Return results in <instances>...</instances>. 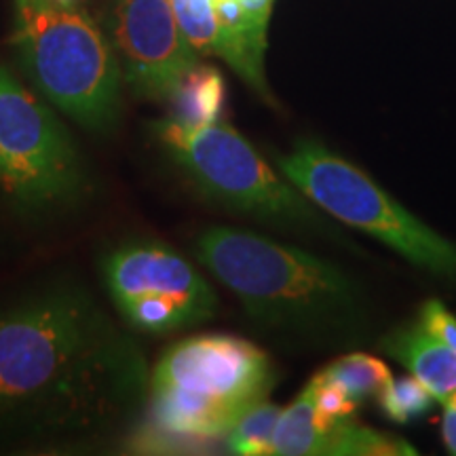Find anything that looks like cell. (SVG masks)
Segmentation results:
<instances>
[{"label": "cell", "instance_id": "cell-1", "mask_svg": "<svg viewBox=\"0 0 456 456\" xmlns=\"http://www.w3.org/2000/svg\"><path fill=\"white\" fill-rule=\"evenodd\" d=\"M148 397L144 353L83 285L47 283L0 309V446L102 442Z\"/></svg>", "mask_w": 456, "mask_h": 456}, {"label": "cell", "instance_id": "cell-2", "mask_svg": "<svg viewBox=\"0 0 456 456\" xmlns=\"http://www.w3.org/2000/svg\"><path fill=\"white\" fill-rule=\"evenodd\" d=\"M273 383L271 359L254 342L228 334L192 336L159 359L148 406L165 437L218 440Z\"/></svg>", "mask_w": 456, "mask_h": 456}, {"label": "cell", "instance_id": "cell-3", "mask_svg": "<svg viewBox=\"0 0 456 456\" xmlns=\"http://www.w3.org/2000/svg\"><path fill=\"white\" fill-rule=\"evenodd\" d=\"M15 45L38 94L74 123L89 131L117 123L121 64L85 11L53 0H17Z\"/></svg>", "mask_w": 456, "mask_h": 456}, {"label": "cell", "instance_id": "cell-4", "mask_svg": "<svg viewBox=\"0 0 456 456\" xmlns=\"http://www.w3.org/2000/svg\"><path fill=\"white\" fill-rule=\"evenodd\" d=\"M197 256L260 322H309L355 302L336 266L256 232L214 226L199 237Z\"/></svg>", "mask_w": 456, "mask_h": 456}, {"label": "cell", "instance_id": "cell-5", "mask_svg": "<svg viewBox=\"0 0 456 456\" xmlns=\"http://www.w3.org/2000/svg\"><path fill=\"white\" fill-rule=\"evenodd\" d=\"M279 169L313 205L346 226L368 232L427 271L456 277V245L416 220L370 175L328 148L300 142L279 159Z\"/></svg>", "mask_w": 456, "mask_h": 456}, {"label": "cell", "instance_id": "cell-6", "mask_svg": "<svg viewBox=\"0 0 456 456\" xmlns=\"http://www.w3.org/2000/svg\"><path fill=\"white\" fill-rule=\"evenodd\" d=\"M157 135L174 161L216 201L269 222L323 226L309 199L228 125L182 127L167 118L157 123Z\"/></svg>", "mask_w": 456, "mask_h": 456}, {"label": "cell", "instance_id": "cell-7", "mask_svg": "<svg viewBox=\"0 0 456 456\" xmlns=\"http://www.w3.org/2000/svg\"><path fill=\"white\" fill-rule=\"evenodd\" d=\"M85 184L83 159L45 102L0 66V188L17 208L70 203Z\"/></svg>", "mask_w": 456, "mask_h": 456}, {"label": "cell", "instance_id": "cell-8", "mask_svg": "<svg viewBox=\"0 0 456 456\" xmlns=\"http://www.w3.org/2000/svg\"><path fill=\"white\" fill-rule=\"evenodd\" d=\"M108 294L131 330L167 334L214 315L212 285L161 243H127L102 265Z\"/></svg>", "mask_w": 456, "mask_h": 456}, {"label": "cell", "instance_id": "cell-9", "mask_svg": "<svg viewBox=\"0 0 456 456\" xmlns=\"http://www.w3.org/2000/svg\"><path fill=\"white\" fill-rule=\"evenodd\" d=\"M110 32L123 78L144 98L169 102L182 77L199 64L169 0H117Z\"/></svg>", "mask_w": 456, "mask_h": 456}, {"label": "cell", "instance_id": "cell-10", "mask_svg": "<svg viewBox=\"0 0 456 456\" xmlns=\"http://www.w3.org/2000/svg\"><path fill=\"white\" fill-rule=\"evenodd\" d=\"M383 349L406 366L437 402L456 391V351L433 336L423 323L395 330L383 340Z\"/></svg>", "mask_w": 456, "mask_h": 456}, {"label": "cell", "instance_id": "cell-11", "mask_svg": "<svg viewBox=\"0 0 456 456\" xmlns=\"http://www.w3.org/2000/svg\"><path fill=\"white\" fill-rule=\"evenodd\" d=\"M226 87L222 74L214 66L197 64L188 70L171 95L175 121L182 127H205L218 123L224 110Z\"/></svg>", "mask_w": 456, "mask_h": 456}, {"label": "cell", "instance_id": "cell-12", "mask_svg": "<svg viewBox=\"0 0 456 456\" xmlns=\"http://www.w3.org/2000/svg\"><path fill=\"white\" fill-rule=\"evenodd\" d=\"M326 427L319 423L315 408V389H306L279 414L273 433L271 454L275 456H319L326 450Z\"/></svg>", "mask_w": 456, "mask_h": 456}, {"label": "cell", "instance_id": "cell-13", "mask_svg": "<svg viewBox=\"0 0 456 456\" xmlns=\"http://www.w3.org/2000/svg\"><path fill=\"white\" fill-rule=\"evenodd\" d=\"M416 454L408 442L395 436L374 431L370 427L342 419L330 427L323 456H403Z\"/></svg>", "mask_w": 456, "mask_h": 456}, {"label": "cell", "instance_id": "cell-14", "mask_svg": "<svg viewBox=\"0 0 456 456\" xmlns=\"http://www.w3.org/2000/svg\"><path fill=\"white\" fill-rule=\"evenodd\" d=\"M279 414H281V408L266 402V399L252 403L226 433L231 452L241 456L271 454L273 433H275Z\"/></svg>", "mask_w": 456, "mask_h": 456}, {"label": "cell", "instance_id": "cell-15", "mask_svg": "<svg viewBox=\"0 0 456 456\" xmlns=\"http://www.w3.org/2000/svg\"><path fill=\"white\" fill-rule=\"evenodd\" d=\"M322 374L338 383L357 402L370 395H379L391 380V370L380 359L366 353H351V355L336 359Z\"/></svg>", "mask_w": 456, "mask_h": 456}, {"label": "cell", "instance_id": "cell-16", "mask_svg": "<svg viewBox=\"0 0 456 456\" xmlns=\"http://www.w3.org/2000/svg\"><path fill=\"white\" fill-rule=\"evenodd\" d=\"M216 0H169L175 20L197 53L218 55L220 30L216 21Z\"/></svg>", "mask_w": 456, "mask_h": 456}, {"label": "cell", "instance_id": "cell-17", "mask_svg": "<svg viewBox=\"0 0 456 456\" xmlns=\"http://www.w3.org/2000/svg\"><path fill=\"white\" fill-rule=\"evenodd\" d=\"M431 391L414 376H403V379H393L379 393V402L383 412L395 423H410L433 406Z\"/></svg>", "mask_w": 456, "mask_h": 456}, {"label": "cell", "instance_id": "cell-18", "mask_svg": "<svg viewBox=\"0 0 456 456\" xmlns=\"http://www.w3.org/2000/svg\"><path fill=\"white\" fill-rule=\"evenodd\" d=\"M311 385L315 389V408L319 423L326 427V429H330V427L342 419H351L353 412L357 410V399H353L338 383L326 379L322 372L311 380Z\"/></svg>", "mask_w": 456, "mask_h": 456}, {"label": "cell", "instance_id": "cell-19", "mask_svg": "<svg viewBox=\"0 0 456 456\" xmlns=\"http://www.w3.org/2000/svg\"><path fill=\"white\" fill-rule=\"evenodd\" d=\"M420 323L433 336L446 342L450 349L456 351V315H452L440 300L425 302L423 309H420Z\"/></svg>", "mask_w": 456, "mask_h": 456}, {"label": "cell", "instance_id": "cell-20", "mask_svg": "<svg viewBox=\"0 0 456 456\" xmlns=\"http://www.w3.org/2000/svg\"><path fill=\"white\" fill-rule=\"evenodd\" d=\"M245 15L252 21L254 30L260 37H266V28H269L271 11H273V0H241Z\"/></svg>", "mask_w": 456, "mask_h": 456}, {"label": "cell", "instance_id": "cell-21", "mask_svg": "<svg viewBox=\"0 0 456 456\" xmlns=\"http://www.w3.org/2000/svg\"><path fill=\"white\" fill-rule=\"evenodd\" d=\"M444 420H442V437L446 444L448 452L456 454V391L442 399Z\"/></svg>", "mask_w": 456, "mask_h": 456}, {"label": "cell", "instance_id": "cell-22", "mask_svg": "<svg viewBox=\"0 0 456 456\" xmlns=\"http://www.w3.org/2000/svg\"><path fill=\"white\" fill-rule=\"evenodd\" d=\"M57 4H64V7H77L78 0H53Z\"/></svg>", "mask_w": 456, "mask_h": 456}]
</instances>
